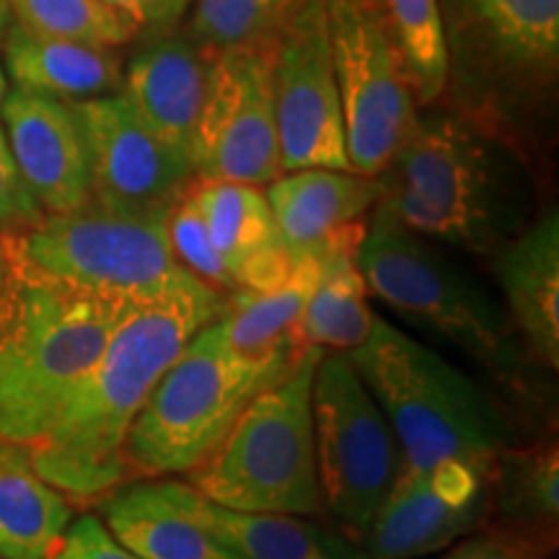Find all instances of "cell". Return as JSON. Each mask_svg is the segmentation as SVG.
Returning <instances> with one entry per match:
<instances>
[{"label": "cell", "instance_id": "obj_1", "mask_svg": "<svg viewBox=\"0 0 559 559\" xmlns=\"http://www.w3.org/2000/svg\"><path fill=\"white\" fill-rule=\"evenodd\" d=\"M228 309L226 293L181 267L148 296L130 298L102 360L37 443L24 445L37 477L70 498H102L130 469L124 438L166 368Z\"/></svg>", "mask_w": 559, "mask_h": 559}, {"label": "cell", "instance_id": "obj_2", "mask_svg": "<svg viewBox=\"0 0 559 559\" xmlns=\"http://www.w3.org/2000/svg\"><path fill=\"white\" fill-rule=\"evenodd\" d=\"M379 179L396 221L469 254L495 257L531 223L526 158L456 109L417 111Z\"/></svg>", "mask_w": 559, "mask_h": 559}, {"label": "cell", "instance_id": "obj_3", "mask_svg": "<svg viewBox=\"0 0 559 559\" xmlns=\"http://www.w3.org/2000/svg\"><path fill=\"white\" fill-rule=\"evenodd\" d=\"M124 304L11 262L0 293V443L47 436L102 360Z\"/></svg>", "mask_w": 559, "mask_h": 559}, {"label": "cell", "instance_id": "obj_4", "mask_svg": "<svg viewBox=\"0 0 559 559\" xmlns=\"http://www.w3.org/2000/svg\"><path fill=\"white\" fill-rule=\"evenodd\" d=\"M453 109L519 148L549 120L559 79V0H438Z\"/></svg>", "mask_w": 559, "mask_h": 559}, {"label": "cell", "instance_id": "obj_5", "mask_svg": "<svg viewBox=\"0 0 559 559\" xmlns=\"http://www.w3.org/2000/svg\"><path fill=\"white\" fill-rule=\"evenodd\" d=\"M347 358L386 417L407 469L445 459L495 464L506 451V419L477 381L389 321L376 317L368 340Z\"/></svg>", "mask_w": 559, "mask_h": 559}, {"label": "cell", "instance_id": "obj_6", "mask_svg": "<svg viewBox=\"0 0 559 559\" xmlns=\"http://www.w3.org/2000/svg\"><path fill=\"white\" fill-rule=\"evenodd\" d=\"M324 349L309 347L285 381L249 400L230 430L190 472L215 506L241 513L319 515L311 386Z\"/></svg>", "mask_w": 559, "mask_h": 559}, {"label": "cell", "instance_id": "obj_7", "mask_svg": "<svg viewBox=\"0 0 559 559\" xmlns=\"http://www.w3.org/2000/svg\"><path fill=\"white\" fill-rule=\"evenodd\" d=\"M358 264L368 293L412 324L451 342L498 376H510L519 366V337L495 298L381 202L366 226Z\"/></svg>", "mask_w": 559, "mask_h": 559}, {"label": "cell", "instance_id": "obj_8", "mask_svg": "<svg viewBox=\"0 0 559 559\" xmlns=\"http://www.w3.org/2000/svg\"><path fill=\"white\" fill-rule=\"evenodd\" d=\"M257 394L260 383L230 355L223 317L215 319L187 342L132 419L124 464L148 477L190 474Z\"/></svg>", "mask_w": 559, "mask_h": 559}, {"label": "cell", "instance_id": "obj_9", "mask_svg": "<svg viewBox=\"0 0 559 559\" xmlns=\"http://www.w3.org/2000/svg\"><path fill=\"white\" fill-rule=\"evenodd\" d=\"M169 215H124L88 202L9 234L11 262L102 296H148L181 270L169 241Z\"/></svg>", "mask_w": 559, "mask_h": 559}, {"label": "cell", "instance_id": "obj_10", "mask_svg": "<svg viewBox=\"0 0 559 559\" xmlns=\"http://www.w3.org/2000/svg\"><path fill=\"white\" fill-rule=\"evenodd\" d=\"M321 506L362 542L402 469L396 438L347 353H324L311 386Z\"/></svg>", "mask_w": 559, "mask_h": 559}, {"label": "cell", "instance_id": "obj_11", "mask_svg": "<svg viewBox=\"0 0 559 559\" xmlns=\"http://www.w3.org/2000/svg\"><path fill=\"white\" fill-rule=\"evenodd\" d=\"M324 11L349 169L379 177L415 122V96L376 0H324Z\"/></svg>", "mask_w": 559, "mask_h": 559}, {"label": "cell", "instance_id": "obj_12", "mask_svg": "<svg viewBox=\"0 0 559 559\" xmlns=\"http://www.w3.org/2000/svg\"><path fill=\"white\" fill-rule=\"evenodd\" d=\"M200 181L264 187L283 174L272 91V41L210 60L207 91L192 140Z\"/></svg>", "mask_w": 559, "mask_h": 559}, {"label": "cell", "instance_id": "obj_13", "mask_svg": "<svg viewBox=\"0 0 559 559\" xmlns=\"http://www.w3.org/2000/svg\"><path fill=\"white\" fill-rule=\"evenodd\" d=\"M272 91L283 171H353L324 0H304L277 32Z\"/></svg>", "mask_w": 559, "mask_h": 559}, {"label": "cell", "instance_id": "obj_14", "mask_svg": "<svg viewBox=\"0 0 559 559\" xmlns=\"http://www.w3.org/2000/svg\"><path fill=\"white\" fill-rule=\"evenodd\" d=\"M86 151L91 202L111 213H171L194 185L190 156L140 120L117 94L70 104Z\"/></svg>", "mask_w": 559, "mask_h": 559}, {"label": "cell", "instance_id": "obj_15", "mask_svg": "<svg viewBox=\"0 0 559 559\" xmlns=\"http://www.w3.org/2000/svg\"><path fill=\"white\" fill-rule=\"evenodd\" d=\"M0 122L21 179L41 213L60 215L88 205L86 151L70 104L9 88Z\"/></svg>", "mask_w": 559, "mask_h": 559}, {"label": "cell", "instance_id": "obj_16", "mask_svg": "<svg viewBox=\"0 0 559 559\" xmlns=\"http://www.w3.org/2000/svg\"><path fill=\"white\" fill-rule=\"evenodd\" d=\"M109 534L140 559H247L202 513L181 481H130L102 500Z\"/></svg>", "mask_w": 559, "mask_h": 559}, {"label": "cell", "instance_id": "obj_17", "mask_svg": "<svg viewBox=\"0 0 559 559\" xmlns=\"http://www.w3.org/2000/svg\"><path fill=\"white\" fill-rule=\"evenodd\" d=\"M317 280V257H300L277 288L228 296V309L223 313L228 349L262 391L288 379L309 349L300 324Z\"/></svg>", "mask_w": 559, "mask_h": 559}, {"label": "cell", "instance_id": "obj_18", "mask_svg": "<svg viewBox=\"0 0 559 559\" xmlns=\"http://www.w3.org/2000/svg\"><path fill=\"white\" fill-rule=\"evenodd\" d=\"M383 194L379 177L340 169L283 171L264 187L280 239L293 260L319 257L349 228L366 223Z\"/></svg>", "mask_w": 559, "mask_h": 559}, {"label": "cell", "instance_id": "obj_19", "mask_svg": "<svg viewBox=\"0 0 559 559\" xmlns=\"http://www.w3.org/2000/svg\"><path fill=\"white\" fill-rule=\"evenodd\" d=\"M192 194L234 293H264L288 280L296 260L280 239L264 190L194 179Z\"/></svg>", "mask_w": 559, "mask_h": 559}, {"label": "cell", "instance_id": "obj_20", "mask_svg": "<svg viewBox=\"0 0 559 559\" xmlns=\"http://www.w3.org/2000/svg\"><path fill=\"white\" fill-rule=\"evenodd\" d=\"M210 55L194 47L181 29L153 37L122 70L120 94L140 120L166 143L190 156L205 102Z\"/></svg>", "mask_w": 559, "mask_h": 559}, {"label": "cell", "instance_id": "obj_21", "mask_svg": "<svg viewBox=\"0 0 559 559\" xmlns=\"http://www.w3.org/2000/svg\"><path fill=\"white\" fill-rule=\"evenodd\" d=\"M495 260L508 321L531 358L559 368V213L544 210Z\"/></svg>", "mask_w": 559, "mask_h": 559}, {"label": "cell", "instance_id": "obj_22", "mask_svg": "<svg viewBox=\"0 0 559 559\" xmlns=\"http://www.w3.org/2000/svg\"><path fill=\"white\" fill-rule=\"evenodd\" d=\"M489 506L456 502L428 469L402 466L366 534L368 559H419L451 547L487 515Z\"/></svg>", "mask_w": 559, "mask_h": 559}, {"label": "cell", "instance_id": "obj_23", "mask_svg": "<svg viewBox=\"0 0 559 559\" xmlns=\"http://www.w3.org/2000/svg\"><path fill=\"white\" fill-rule=\"evenodd\" d=\"M0 62L13 88L66 104L117 94L124 70L115 47L47 37L16 21L0 39Z\"/></svg>", "mask_w": 559, "mask_h": 559}, {"label": "cell", "instance_id": "obj_24", "mask_svg": "<svg viewBox=\"0 0 559 559\" xmlns=\"http://www.w3.org/2000/svg\"><path fill=\"white\" fill-rule=\"evenodd\" d=\"M368 223L349 228L319 257V280L306 304L300 334L324 353H353L368 340L376 313L368 306V285L358 251Z\"/></svg>", "mask_w": 559, "mask_h": 559}, {"label": "cell", "instance_id": "obj_25", "mask_svg": "<svg viewBox=\"0 0 559 559\" xmlns=\"http://www.w3.org/2000/svg\"><path fill=\"white\" fill-rule=\"evenodd\" d=\"M70 521L73 508L34 474L24 445L0 443V559H45Z\"/></svg>", "mask_w": 559, "mask_h": 559}, {"label": "cell", "instance_id": "obj_26", "mask_svg": "<svg viewBox=\"0 0 559 559\" xmlns=\"http://www.w3.org/2000/svg\"><path fill=\"white\" fill-rule=\"evenodd\" d=\"M202 513L247 559H368L353 539L300 515L241 513L207 498Z\"/></svg>", "mask_w": 559, "mask_h": 559}, {"label": "cell", "instance_id": "obj_27", "mask_svg": "<svg viewBox=\"0 0 559 559\" xmlns=\"http://www.w3.org/2000/svg\"><path fill=\"white\" fill-rule=\"evenodd\" d=\"M415 104L432 107L449 86V52L438 0H376Z\"/></svg>", "mask_w": 559, "mask_h": 559}, {"label": "cell", "instance_id": "obj_28", "mask_svg": "<svg viewBox=\"0 0 559 559\" xmlns=\"http://www.w3.org/2000/svg\"><path fill=\"white\" fill-rule=\"evenodd\" d=\"M300 3L304 0H192L181 34L210 58L270 45Z\"/></svg>", "mask_w": 559, "mask_h": 559}, {"label": "cell", "instance_id": "obj_29", "mask_svg": "<svg viewBox=\"0 0 559 559\" xmlns=\"http://www.w3.org/2000/svg\"><path fill=\"white\" fill-rule=\"evenodd\" d=\"M498 477L500 510L510 519V528L526 531L547 539L549 526H557L559 513V459L557 445H539L523 453H500Z\"/></svg>", "mask_w": 559, "mask_h": 559}, {"label": "cell", "instance_id": "obj_30", "mask_svg": "<svg viewBox=\"0 0 559 559\" xmlns=\"http://www.w3.org/2000/svg\"><path fill=\"white\" fill-rule=\"evenodd\" d=\"M11 16L26 29L86 41L99 47H120L138 39L128 21L111 13L99 0H9Z\"/></svg>", "mask_w": 559, "mask_h": 559}, {"label": "cell", "instance_id": "obj_31", "mask_svg": "<svg viewBox=\"0 0 559 559\" xmlns=\"http://www.w3.org/2000/svg\"><path fill=\"white\" fill-rule=\"evenodd\" d=\"M169 241L179 267L192 272L194 277L202 280V283L213 285L215 290L226 293V296L234 293L228 272L223 267L218 251L213 249V241H210L205 218H202L198 200H194L192 194V187L181 194V200L171 210Z\"/></svg>", "mask_w": 559, "mask_h": 559}, {"label": "cell", "instance_id": "obj_32", "mask_svg": "<svg viewBox=\"0 0 559 559\" xmlns=\"http://www.w3.org/2000/svg\"><path fill=\"white\" fill-rule=\"evenodd\" d=\"M45 218L37 200L26 190L21 179L16 160L9 148V138L0 128V230L3 234H19Z\"/></svg>", "mask_w": 559, "mask_h": 559}, {"label": "cell", "instance_id": "obj_33", "mask_svg": "<svg viewBox=\"0 0 559 559\" xmlns=\"http://www.w3.org/2000/svg\"><path fill=\"white\" fill-rule=\"evenodd\" d=\"M45 559H140L124 549L96 515H81L68 523Z\"/></svg>", "mask_w": 559, "mask_h": 559}, {"label": "cell", "instance_id": "obj_34", "mask_svg": "<svg viewBox=\"0 0 559 559\" xmlns=\"http://www.w3.org/2000/svg\"><path fill=\"white\" fill-rule=\"evenodd\" d=\"M542 542L547 539H536L519 528L481 531L472 539L461 542L443 559H544L547 547H542Z\"/></svg>", "mask_w": 559, "mask_h": 559}, {"label": "cell", "instance_id": "obj_35", "mask_svg": "<svg viewBox=\"0 0 559 559\" xmlns=\"http://www.w3.org/2000/svg\"><path fill=\"white\" fill-rule=\"evenodd\" d=\"M111 13L128 21L138 37H160L179 26L192 0H99Z\"/></svg>", "mask_w": 559, "mask_h": 559}, {"label": "cell", "instance_id": "obj_36", "mask_svg": "<svg viewBox=\"0 0 559 559\" xmlns=\"http://www.w3.org/2000/svg\"><path fill=\"white\" fill-rule=\"evenodd\" d=\"M11 277V249H9V234L0 230V293H3L5 283Z\"/></svg>", "mask_w": 559, "mask_h": 559}, {"label": "cell", "instance_id": "obj_37", "mask_svg": "<svg viewBox=\"0 0 559 559\" xmlns=\"http://www.w3.org/2000/svg\"><path fill=\"white\" fill-rule=\"evenodd\" d=\"M11 21H13V16H11V9H9V0H0V39H3L5 32H9Z\"/></svg>", "mask_w": 559, "mask_h": 559}, {"label": "cell", "instance_id": "obj_38", "mask_svg": "<svg viewBox=\"0 0 559 559\" xmlns=\"http://www.w3.org/2000/svg\"><path fill=\"white\" fill-rule=\"evenodd\" d=\"M5 96H9V79H5L3 62H0V111H3V102H5Z\"/></svg>", "mask_w": 559, "mask_h": 559}]
</instances>
